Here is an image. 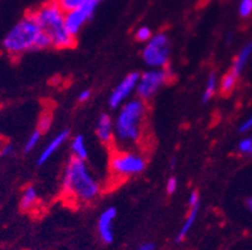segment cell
Returning a JSON list of instances; mask_svg holds the SVG:
<instances>
[{
	"instance_id": "obj_28",
	"label": "cell",
	"mask_w": 252,
	"mask_h": 250,
	"mask_svg": "<svg viewBox=\"0 0 252 250\" xmlns=\"http://www.w3.org/2000/svg\"><path fill=\"white\" fill-rule=\"evenodd\" d=\"M250 130H252V114L241 124L240 133H249Z\"/></svg>"
},
{
	"instance_id": "obj_4",
	"label": "cell",
	"mask_w": 252,
	"mask_h": 250,
	"mask_svg": "<svg viewBox=\"0 0 252 250\" xmlns=\"http://www.w3.org/2000/svg\"><path fill=\"white\" fill-rule=\"evenodd\" d=\"M36 22L51 42V48L70 49L76 44V37L70 35L65 26V13L59 8L54 0L42 4L32 12Z\"/></svg>"
},
{
	"instance_id": "obj_2",
	"label": "cell",
	"mask_w": 252,
	"mask_h": 250,
	"mask_svg": "<svg viewBox=\"0 0 252 250\" xmlns=\"http://www.w3.org/2000/svg\"><path fill=\"white\" fill-rule=\"evenodd\" d=\"M62 192L65 198L85 204L93 202L99 196L101 187L91 174L86 161H80L72 157L64 168Z\"/></svg>"
},
{
	"instance_id": "obj_19",
	"label": "cell",
	"mask_w": 252,
	"mask_h": 250,
	"mask_svg": "<svg viewBox=\"0 0 252 250\" xmlns=\"http://www.w3.org/2000/svg\"><path fill=\"white\" fill-rule=\"evenodd\" d=\"M54 1L64 13H68L70 10L78 9V8L89 3L90 0H54Z\"/></svg>"
},
{
	"instance_id": "obj_3",
	"label": "cell",
	"mask_w": 252,
	"mask_h": 250,
	"mask_svg": "<svg viewBox=\"0 0 252 250\" xmlns=\"http://www.w3.org/2000/svg\"><path fill=\"white\" fill-rule=\"evenodd\" d=\"M146 104L140 98H131L119 108L114 120V140L121 149L137 146L142 137Z\"/></svg>"
},
{
	"instance_id": "obj_20",
	"label": "cell",
	"mask_w": 252,
	"mask_h": 250,
	"mask_svg": "<svg viewBox=\"0 0 252 250\" xmlns=\"http://www.w3.org/2000/svg\"><path fill=\"white\" fill-rule=\"evenodd\" d=\"M41 134L42 133L38 129L33 130V132L30 134V137L27 138V140H26L25 143V147H23L26 153H30L31 151H33V149L38 146V143H40V140H41Z\"/></svg>"
},
{
	"instance_id": "obj_33",
	"label": "cell",
	"mask_w": 252,
	"mask_h": 250,
	"mask_svg": "<svg viewBox=\"0 0 252 250\" xmlns=\"http://www.w3.org/2000/svg\"><path fill=\"white\" fill-rule=\"evenodd\" d=\"M97 1H99V3H100V1H102V0H97Z\"/></svg>"
},
{
	"instance_id": "obj_8",
	"label": "cell",
	"mask_w": 252,
	"mask_h": 250,
	"mask_svg": "<svg viewBox=\"0 0 252 250\" xmlns=\"http://www.w3.org/2000/svg\"><path fill=\"white\" fill-rule=\"evenodd\" d=\"M97 5H99L97 0H90L89 3L78 8V9L65 13V26H67L68 31L70 32V35L76 37L80 33L83 26L93 18Z\"/></svg>"
},
{
	"instance_id": "obj_22",
	"label": "cell",
	"mask_w": 252,
	"mask_h": 250,
	"mask_svg": "<svg viewBox=\"0 0 252 250\" xmlns=\"http://www.w3.org/2000/svg\"><path fill=\"white\" fill-rule=\"evenodd\" d=\"M153 36V32H151V29L149 28L147 26H141V27L137 28V31H136L134 37H136V40L140 42H149Z\"/></svg>"
},
{
	"instance_id": "obj_25",
	"label": "cell",
	"mask_w": 252,
	"mask_h": 250,
	"mask_svg": "<svg viewBox=\"0 0 252 250\" xmlns=\"http://www.w3.org/2000/svg\"><path fill=\"white\" fill-rule=\"evenodd\" d=\"M177 188H178V180H177L174 176L169 177V179H168V181H166V193L174 194L176 193Z\"/></svg>"
},
{
	"instance_id": "obj_1",
	"label": "cell",
	"mask_w": 252,
	"mask_h": 250,
	"mask_svg": "<svg viewBox=\"0 0 252 250\" xmlns=\"http://www.w3.org/2000/svg\"><path fill=\"white\" fill-rule=\"evenodd\" d=\"M51 48L49 37L36 22L33 14H26L13 26L3 40V49L10 56H21L29 51L44 50Z\"/></svg>"
},
{
	"instance_id": "obj_14",
	"label": "cell",
	"mask_w": 252,
	"mask_h": 250,
	"mask_svg": "<svg viewBox=\"0 0 252 250\" xmlns=\"http://www.w3.org/2000/svg\"><path fill=\"white\" fill-rule=\"evenodd\" d=\"M70 151L73 159L80 161H86L89 159V151H87L86 142L82 136H76L70 142Z\"/></svg>"
},
{
	"instance_id": "obj_9",
	"label": "cell",
	"mask_w": 252,
	"mask_h": 250,
	"mask_svg": "<svg viewBox=\"0 0 252 250\" xmlns=\"http://www.w3.org/2000/svg\"><path fill=\"white\" fill-rule=\"evenodd\" d=\"M138 78H140V74L131 73L126 76L118 84L115 85L108 100L110 109H119L122 105L129 101L132 93L136 92Z\"/></svg>"
},
{
	"instance_id": "obj_17",
	"label": "cell",
	"mask_w": 252,
	"mask_h": 250,
	"mask_svg": "<svg viewBox=\"0 0 252 250\" xmlns=\"http://www.w3.org/2000/svg\"><path fill=\"white\" fill-rule=\"evenodd\" d=\"M218 85H219V82H218V77L215 73H210L208 77V81H206V85H205L204 93H202V102H209L211 98L214 97L215 92L218 89Z\"/></svg>"
},
{
	"instance_id": "obj_5",
	"label": "cell",
	"mask_w": 252,
	"mask_h": 250,
	"mask_svg": "<svg viewBox=\"0 0 252 250\" xmlns=\"http://www.w3.org/2000/svg\"><path fill=\"white\" fill-rule=\"evenodd\" d=\"M146 159L138 152L131 149H118L112 155L110 170L113 175L122 179L141 174L146 168Z\"/></svg>"
},
{
	"instance_id": "obj_18",
	"label": "cell",
	"mask_w": 252,
	"mask_h": 250,
	"mask_svg": "<svg viewBox=\"0 0 252 250\" xmlns=\"http://www.w3.org/2000/svg\"><path fill=\"white\" fill-rule=\"evenodd\" d=\"M237 81H238V77L236 74H233L232 72H228L223 76V78L220 80V83H219V87H220V91L225 95L230 93L236 88Z\"/></svg>"
},
{
	"instance_id": "obj_23",
	"label": "cell",
	"mask_w": 252,
	"mask_h": 250,
	"mask_svg": "<svg viewBox=\"0 0 252 250\" xmlns=\"http://www.w3.org/2000/svg\"><path fill=\"white\" fill-rule=\"evenodd\" d=\"M238 14L242 18H247L252 14V0H241L238 4Z\"/></svg>"
},
{
	"instance_id": "obj_15",
	"label": "cell",
	"mask_w": 252,
	"mask_h": 250,
	"mask_svg": "<svg viewBox=\"0 0 252 250\" xmlns=\"http://www.w3.org/2000/svg\"><path fill=\"white\" fill-rule=\"evenodd\" d=\"M198 207L200 206H195V207H189V212L187 215V219H186L185 223L182 225L181 230H179L178 235H177V243H181L186 239V236L189 235V232L191 231L192 226L195 225L196 219H197L198 215Z\"/></svg>"
},
{
	"instance_id": "obj_32",
	"label": "cell",
	"mask_w": 252,
	"mask_h": 250,
	"mask_svg": "<svg viewBox=\"0 0 252 250\" xmlns=\"http://www.w3.org/2000/svg\"><path fill=\"white\" fill-rule=\"evenodd\" d=\"M204 1H210V0H204Z\"/></svg>"
},
{
	"instance_id": "obj_26",
	"label": "cell",
	"mask_w": 252,
	"mask_h": 250,
	"mask_svg": "<svg viewBox=\"0 0 252 250\" xmlns=\"http://www.w3.org/2000/svg\"><path fill=\"white\" fill-rule=\"evenodd\" d=\"M13 152H14V147H13V144L5 143V144H3L1 148H0V157H9V156L13 155Z\"/></svg>"
},
{
	"instance_id": "obj_7",
	"label": "cell",
	"mask_w": 252,
	"mask_h": 250,
	"mask_svg": "<svg viewBox=\"0 0 252 250\" xmlns=\"http://www.w3.org/2000/svg\"><path fill=\"white\" fill-rule=\"evenodd\" d=\"M170 77H172V72H170L169 68L150 69L145 72V73L140 74L137 87H136L137 98H140L142 101L150 100L169 81Z\"/></svg>"
},
{
	"instance_id": "obj_13",
	"label": "cell",
	"mask_w": 252,
	"mask_h": 250,
	"mask_svg": "<svg viewBox=\"0 0 252 250\" xmlns=\"http://www.w3.org/2000/svg\"><path fill=\"white\" fill-rule=\"evenodd\" d=\"M252 56V41L247 42L240 51H238V54H237L236 59L233 61V65H232V69L230 72L233 74H236L237 77H240L242 74V72L246 68L247 63L251 59Z\"/></svg>"
},
{
	"instance_id": "obj_12",
	"label": "cell",
	"mask_w": 252,
	"mask_h": 250,
	"mask_svg": "<svg viewBox=\"0 0 252 250\" xmlns=\"http://www.w3.org/2000/svg\"><path fill=\"white\" fill-rule=\"evenodd\" d=\"M68 137H69V130H63V132H61V133H58L57 136H55L41 151V153H40V156H38V159H37V165L38 166L44 165L45 162L48 161L51 156L54 155L58 149L61 148L64 143L67 142Z\"/></svg>"
},
{
	"instance_id": "obj_11",
	"label": "cell",
	"mask_w": 252,
	"mask_h": 250,
	"mask_svg": "<svg viewBox=\"0 0 252 250\" xmlns=\"http://www.w3.org/2000/svg\"><path fill=\"white\" fill-rule=\"evenodd\" d=\"M96 136L104 144H109L114 140V121L110 115L101 114L96 121Z\"/></svg>"
},
{
	"instance_id": "obj_16",
	"label": "cell",
	"mask_w": 252,
	"mask_h": 250,
	"mask_svg": "<svg viewBox=\"0 0 252 250\" xmlns=\"http://www.w3.org/2000/svg\"><path fill=\"white\" fill-rule=\"evenodd\" d=\"M37 202H38L37 190H36L35 187L29 185V187L23 190L22 196H21V208H22L23 211H30V209H32L36 204H37Z\"/></svg>"
},
{
	"instance_id": "obj_21",
	"label": "cell",
	"mask_w": 252,
	"mask_h": 250,
	"mask_svg": "<svg viewBox=\"0 0 252 250\" xmlns=\"http://www.w3.org/2000/svg\"><path fill=\"white\" fill-rule=\"evenodd\" d=\"M238 152L243 156L252 157V136L243 138V139L238 143Z\"/></svg>"
},
{
	"instance_id": "obj_29",
	"label": "cell",
	"mask_w": 252,
	"mask_h": 250,
	"mask_svg": "<svg viewBox=\"0 0 252 250\" xmlns=\"http://www.w3.org/2000/svg\"><path fill=\"white\" fill-rule=\"evenodd\" d=\"M90 97H91V91H90V89H83L82 92H80V95H78L77 100H78V102L83 104V102L89 101Z\"/></svg>"
},
{
	"instance_id": "obj_30",
	"label": "cell",
	"mask_w": 252,
	"mask_h": 250,
	"mask_svg": "<svg viewBox=\"0 0 252 250\" xmlns=\"http://www.w3.org/2000/svg\"><path fill=\"white\" fill-rule=\"evenodd\" d=\"M137 250H155V245L153 243H145Z\"/></svg>"
},
{
	"instance_id": "obj_24",
	"label": "cell",
	"mask_w": 252,
	"mask_h": 250,
	"mask_svg": "<svg viewBox=\"0 0 252 250\" xmlns=\"http://www.w3.org/2000/svg\"><path fill=\"white\" fill-rule=\"evenodd\" d=\"M50 127H51V115L44 114L41 117H40V120H38L37 129L40 130L41 133H44V132H48Z\"/></svg>"
},
{
	"instance_id": "obj_10",
	"label": "cell",
	"mask_w": 252,
	"mask_h": 250,
	"mask_svg": "<svg viewBox=\"0 0 252 250\" xmlns=\"http://www.w3.org/2000/svg\"><path fill=\"white\" fill-rule=\"evenodd\" d=\"M117 219V209L114 207H109L104 209L97 221V232L104 244H112L114 241V232H113V222Z\"/></svg>"
},
{
	"instance_id": "obj_31",
	"label": "cell",
	"mask_w": 252,
	"mask_h": 250,
	"mask_svg": "<svg viewBox=\"0 0 252 250\" xmlns=\"http://www.w3.org/2000/svg\"><path fill=\"white\" fill-rule=\"evenodd\" d=\"M246 206H247V208H249L250 211L252 212V196H250L249 199L246 200Z\"/></svg>"
},
{
	"instance_id": "obj_6",
	"label": "cell",
	"mask_w": 252,
	"mask_h": 250,
	"mask_svg": "<svg viewBox=\"0 0 252 250\" xmlns=\"http://www.w3.org/2000/svg\"><path fill=\"white\" fill-rule=\"evenodd\" d=\"M170 40L166 33L160 32L146 42L142 50V59L151 69H164L169 63Z\"/></svg>"
},
{
	"instance_id": "obj_27",
	"label": "cell",
	"mask_w": 252,
	"mask_h": 250,
	"mask_svg": "<svg viewBox=\"0 0 252 250\" xmlns=\"http://www.w3.org/2000/svg\"><path fill=\"white\" fill-rule=\"evenodd\" d=\"M189 207H195V206H200V194L198 192L193 190L191 192L189 196Z\"/></svg>"
}]
</instances>
